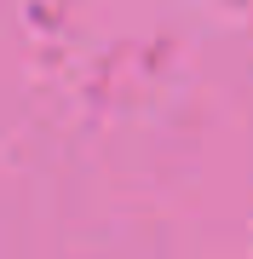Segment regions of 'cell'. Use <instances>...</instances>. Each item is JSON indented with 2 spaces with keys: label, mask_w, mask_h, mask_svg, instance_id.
<instances>
[]
</instances>
